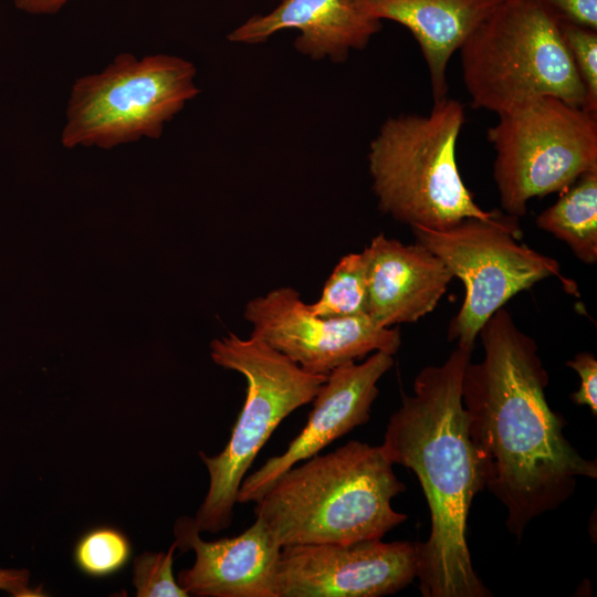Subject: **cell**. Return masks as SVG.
Returning <instances> with one entry per match:
<instances>
[{
	"instance_id": "cell-1",
	"label": "cell",
	"mask_w": 597,
	"mask_h": 597,
	"mask_svg": "<svg viewBox=\"0 0 597 597\" xmlns=\"http://www.w3.org/2000/svg\"><path fill=\"white\" fill-rule=\"evenodd\" d=\"M483 358L462 379L468 431L483 489L506 509L505 524L521 538L537 516L557 509L579 478H597V462L582 457L551 408L548 374L535 341L499 308L479 333Z\"/></svg>"
},
{
	"instance_id": "cell-2",
	"label": "cell",
	"mask_w": 597,
	"mask_h": 597,
	"mask_svg": "<svg viewBox=\"0 0 597 597\" xmlns=\"http://www.w3.org/2000/svg\"><path fill=\"white\" fill-rule=\"evenodd\" d=\"M472 350L457 347L443 364L418 373L380 444L392 465L413 471L429 506L430 535L416 542L423 597L492 596L473 568L467 542L472 500L483 490L462 404Z\"/></svg>"
},
{
	"instance_id": "cell-3",
	"label": "cell",
	"mask_w": 597,
	"mask_h": 597,
	"mask_svg": "<svg viewBox=\"0 0 597 597\" xmlns=\"http://www.w3.org/2000/svg\"><path fill=\"white\" fill-rule=\"evenodd\" d=\"M405 490L380 446L352 440L281 474L254 513L281 547L381 540L408 519L391 507Z\"/></svg>"
},
{
	"instance_id": "cell-4",
	"label": "cell",
	"mask_w": 597,
	"mask_h": 597,
	"mask_svg": "<svg viewBox=\"0 0 597 597\" xmlns=\"http://www.w3.org/2000/svg\"><path fill=\"white\" fill-rule=\"evenodd\" d=\"M465 121L453 98L433 102L428 115L388 118L371 140L368 167L378 208L411 228L441 230L467 218L489 219L464 185L455 147Z\"/></svg>"
},
{
	"instance_id": "cell-5",
	"label": "cell",
	"mask_w": 597,
	"mask_h": 597,
	"mask_svg": "<svg viewBox=\"0 0 597 597\" xmlns=\"http://www.w3.org/2000/svg\"><path fill=\"white\" fill-rule=\"evenodd\" d=\"M459 51L474 108L499 116L545 96L584 106L585 88L559 20L537 0H504Z\"/></svg>"
},
{
	"instance_id": "cell-6",
	"label": "cell",
	"mask_w": 597,
	"mask_h": 597,
	"mask_svg": "<svg viewBox=\"0 0 597 597\" xmlns=\"http://www.w3.org/2000/svg\"><path fill=\"white\" fill-rule=\"evenodd\" d=\"M210 356L247 380L244 404L224 449L214 457L199 451L210 482L193 521L199 532L218 533L231 525L238 491L261 448L285 417L313 401L327 375L304 370L253 335L213 339Z\"/></svg>"
},
{
	"instance_id": "cell-7",
	"label": "cell",
	"mask_w": 597,
	"mask_h": 597,
	"mask_svg": "<svg viewBox=\"0 0 597 597\" xmlns=\"http://www.w3.org/2000/svg\"><path fill=\"white\" fill-rule=\"evenodd\" d=\"M196 74V66L179 56L117 55L101 72L72 85L62 145L109 149L159 138L165 124L199 94Z\"/></svg>"
},
{
	"instance_id": "cell-8",
	"label": "cell",
	"mask_w": 597,
	"mask_h": 597,
	"mask_svg": "<svg viewBox=\"0 0 597 597\" xmlns=\"http://www.w3.org/2000/svg\"><path fill=\"white\" fill-rule=\"evenodd\" d=\"M411 229L417 242L464 285L463 303L448 328L449 341H457L458 347L473 349L481 328L499 308L546 277H558L567 292L577 293L556 260L517 242L519 218L502 210H494L489 219L467 218L441 230Z\"/></svg>"
},
{
	"instance_id": "cell-9",
	"label": "cell",
	"mask_w": 597,
	"mask_h": 597,
	"mask_svg": "<svg viewBox=\"0 0 597 597\" xmlns=\"http://www.w3.org/2000/svg\"><path fill=\"white\" fill-rule=\"evenodd\" d=\"M502 211L520 218L535 197L561 192L597 170V114L553 96L499 115L486 132Z\"/></svg>"
},
{
	"instance_id": "cell-10",
	"label": "cell",
	"mask_w": 597,
	"mask_h": 597,
	"mask_svg": "<svg viewBox=\"0 0 597 597\" xmlns=\"http://www.w3.org/2000/svg\"><path fill=\"white\" fill-rule=\"evenodd\" d=\"M244 318L252 325L251 335L312 374L328 375L378 350L394 355L401 344L398 327L378 326L367 315L326 318L313 314L290 286L250 300Z\"/></svg>"
},
{
	"instance_id": "cell-11",
	"label": "cell",
	"mask_w": 597,
	"mask_h": 597,
	"mask_svg": "<svg viewBox=\"0 0 597 597\" xmlns=\"http://www.w3.org/2000/svg\"><path fill=\"white\" fill-rule=\"evenodd\" d=\"M416 542L365 540L281 548L274 597H380L417 577Z\"/></svg>"
},
{
	"instance_id": "cell-12",
	"label": "cell",
	"mask_w": 597,
	"mask_h": 597,
	"mask_svg": "<svg viewBox=\"0 0 597 597\" xmlns=\"http://www.w3.org/2000/svg\"><path fill=\"white\" fill-rule=\"evenodd\" d=\"M392 365V355L378 350L360 364L348 362L333 369L313 399L305 427L282 454L270 458L252 474L244 476L237 503H255L285 471L365 425L379 392L377 383Z\"/></svg>"
},
{
	"instance_id": "cell-13",
	"label": "cell",
	"mask_w": 597,
	"mask_h": 597,
	"mask_svg": "<svg viewBox=\"0 0 597 597\" xmlns=\"http://www.w3.org/2000/svg\"><path fill=\"white\" fill-rule=\"evenodd\" d=\"M174 534L177 548L196 554L192 567L177 577L189 596L274 597L282 547L259 519L238 536L207 542L193 519L182 516L175 523Z\"/></svg>"
},
{
	"instance_id": "cell-14",
	"label": "cell",
	"mask_w": 597,
	"mask_h": 597,
	"mask_svg": "<svg viewBox=\"0 0 597 597\" xmlns=\"http://www.w3.org/2000/svg\"><path fill=\"white\" fill-rule=\"evenodd\" d=\"M367 265V316L378 326L413 323L432 312L453 275L420 242L405 244L380 233L363 251Z\"/></svg>"
},
{
	"instance_id": "cell-15",
	"label": "cell",
	"mask_w": 597,
	"mask_h": 597,
	"mask_svg": "<svg viewBox=\"0 0 597 597\" xmlns=\"http://www.w3.org/2000/svg\"><path fill=\"white\" fill-rule=\"evenodd\" d=\"M286 29H296L295 49L313 60L343 62L350 50H362L380 31L381 21L364 14L354 0H280L266 14L235 28L231 42L255 44Z\"/></svg>"
},
{
	"instance_id": "cell-16",
	"label": "cell",
	"mask_w": 597,
	"mask_h": 597,
	"mask_svg": "<svg viewBox=\"0 0 597 597\" xmlns=\"http://www.w3.org/2000/svg\"><path fill=\"white\" fill-rule=\"evenodd\" d=\"M367 17L406 27L427 63L433 102L448 93L447 66L476 27L504 0H354Z\"/></svg>"
},
{
	"instance_id": "cell-17",
	"label": "cell",
	"mask_w": 597,
	"mask_h": 597,
	"mask_svg": "<svg viewBox=\"0 0 597 597\" xmlns=\"http://www.w3.org/2000/svg\"><path fill=\"white\" fill-rule=\"evenodd\" d=\"M536 218V226L564 241L585 264L597 262V170L588 171L559 192Z\"/></svg>"
},
{
	"instance_id": "cell-18",
	"label": "cell",
	"mask_w": 597,
	"mask_h": 597,
	"mask_svg": "<svg viewBox=\"0 0 597 597\" xmlns=\"http://www.w3.org/2000/svg\"><path fill=\"white\" fill-rule=\"evenodd\" d=\"M307 306L313 314L326 318L367 315V265L364 253L344 255L326 280L320 298Z\"/></svg>"
},
{
	"instance_id": "cell-19",
	"label": "cell",
	"mask_w": 597,
	"mask_h": 597,
	"mask_svg": "<svg viewBox=\"0 0 597 597\" xmlns=\"http://www.w3.org/2000/svg\"><path fill=\"white\" fill-rule=\"evenodd\" d=\"M130 552L129 542L122 532L100 527L90 531L77 542L74 559L86 575L105 577L122 569Z\"/></svg>"
},
{
	"instance_id": "cell-20",
	"label": "cell",
	"mask_w": 597,
	"mask_h": 597,
	"mask_svg": "<svg viewBox=\"0 0 597 597\" xmlns=\"http://www.w3.org/2000/svg\"><path fill=\"white\" fill-rule=\"evenodd\" d=\"M563 41L585 88L582 108L597 114V30L559 21Z\"/></svg>"
},
{
	"instance_id": "cell-21",
	"label": "cell",
	"mask_w": 597,
	"mask_h": 597,
	"mask_svg": "<svg viewBox=\"0 0 597 597\" xmlns=\"http://www.w3.org/2000/svg\"><path fill=\"white\" fill-rule=\"evenodd\" d=\"M176 542L167 552L139 555L134 561L133 584L138 597H188L172 574Z\"/></svg>"
},
{
	"instance_id": "cell-22",
	"label": "cell",
	"mask_w": 597,
	"mask_h": 597,
	"mask_svg": "<svg viewBox=\"0 0 597 597\" xmlns=\"http://www.w3.org/2000/svg\"><path fill=\"white\" fill-rule=\"evenodd\" d=\"M566 365L577 371L580 385L570 399L576 405L588 406L593 416L597 415V359L594 354L582 352Z\"/></svg>"
},
{
	"instance_id": "cell-23",
	"label": "cell",
	"mask_w": 597,
	"mask_h": 597,
	"mask_svg": "<svg viewBox=\"0 0 597 597\" xmlns=\"http://www.w3.org/2000/svg\"><path fill=\"white\" fill-rule=\"evenodd\" d=\"M559 21L597 30V0H537Z\"/></svg>"
},
{
	"instance_id": "cell-24",
	"label": "cell",
	"mask_w": 597,
	"mask_h": 597,
	"mask_svg": "<svg viewBox=\"0 0 597 597\" xmlns=\"http://www.w3.org/2000/svg\"><path fill=\"white\" fill-rule=\"evenodd\" d=\"M0 590L14 597L45 596L42 586L31 587L30 573L25 569L0 568Z\"/></svg>"
},
{
	"instance_id": "cell-25",
	"label": "cell",
	"mask_w": 597,
	"mask_h": 597,
	"mask_svg": "<svg viewBox=\"0 0 597 597\" xmlns=\"http://www.w3.org/2000/svg\"><path fill=\"white\" fill-rule=\"evenodd\" d=\"M14 6L30 14L57 13L70 0H12Z\"/></svg>"
}]
</instances>
